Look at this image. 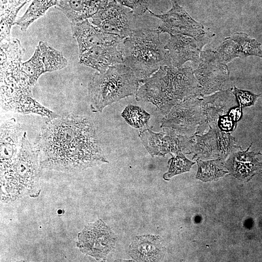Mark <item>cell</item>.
<instances>
[{
	"label": "cell",
	"mask_w": 262,
	"mask_h": 262,
	"mask_svg": "<svg viewBox=\"0 0 262 262\" xmlns=\"http://www.w3.org/2000/svg\"><path fill=\"white\" fill-rule=\"evenodd\" d=\"M67 60L62 53L47 42L40 41L33 54L23 62L22 70L33 87L39 77L46 72L61 70L67 66Z\"/></svg>",
	"instance_id": "12"
},
{
	"label": "cell",
	"mask_w": 262,
	"mask_h": 262,
	"mask_svg": "<svg viewBox=\"0 0 262 262\" xmlns=\"http://www.w3.org/2000/svg\"><path fill=\"white\" fill-rule=\"evenodd\" d=\"M215 131L218 146L219 158L225 161L235 149L240 147L236 145L235 139L228 131L221 130L215 125Z\"/></svg>",
	"instance_id": "28"
},
{
	"label": "cell",
	"mask_w": 262,
	"mask_h": 262,
	"mask_svg": "<svg viewBox=\"0 0 262 262\" xmlns=\"http://www.w3.org/2000/svg\"></svg>",
	"instance_id": "33"
},
{
	"label": "cell",
	"mask_w": 262,
	"mask_h": 262,
	"mask_svg": "<svg viewBox=\"0 0 262 262\" xmlns=\"http://www.w3.org/2000/svg\"><path fill=\"white\" fill-rule=\"evenodd\" d=\"M29 0H0V10L7 8L20 10Z\"/></svg>",
	"instance_id": "31"
},
{
	"label": "cell",
	"mask_w": 262,
	"mask_h": 262,
	"mask_svg": "<svg viewBox=\"0 0 262 262\" xmlns=\"http://www.w3.org/2000/svg\"><path fill=\"white\" fill-rule=\"evenodd\" d=\"M214 35L212 33L191 37L182 34L170 35L165 48L169 52L172 64L179 67L187 61L198 63L202 49Z\"/></svg>",
	"instance_id": "13"
},
{
	"label": "cell",
	"mask_w": 262,
	"mask_h": 262,
	"mask_svg": "<svg viewBox=\"0 0 262 262\" xmlns=\"http://www.w3.org/2000/svg\"><path fill=\"white\" fill-rule=\"evenodd\" d=\"M22 129L14 118L1 119L0 122V170L7 169L19 150Z\"/></svg>",
	"instance_id": "18"
},
{
	"label": "cell",
	"mask_w": 262,
	"mask_h": 262,
	"mask_svg": "<svg viewBox=\"0 0 262 262\" xmlns=\"http://www.w3.org/2000/svg\"><path fill=\"white\" fill-rule=\"evenodd\" d=\"M122 42L91 48L79 55V63L100 73L105 72L111 66L123 64L124 57L121 49Z\"/></svg>",
	"instance_id": "17"
},
{
	"label": "cell",
	"mask_w": 262,
	"mask_h": 262,
	"mask_svg": "<svg viewBox=\"0 0 262 262\" xmlns=\"http://www.w3.org/2000/svg\"><path fill=\"white\" fill-rule=\"evenodd\" d=\"M233 93L240 104V107L249 106L253 105L259 95H255L250 92L240 90L234 87Z\"/></svg>",
	"instance_id": "30"
},
{
	"label": "cell",
	"mask_w": 262,
	"mask_h": 262,
	"mask_svg": "<svg viewBox=\"0 0 262 262\" xmlns=\"http://www.w3.org/2000/svg\"><path fill=\"white\" fill-rule=\"evenodd\" d=\"M160 33L158 29L134 30L121 43L123 64L133 70L139 81L150 77L161 66L172 65Z\"/></svg>",
	"instance_id": "3"
},
{
	"label": "cell",
	"mask_w": 262,
	"mask_h": 262,
	"mask_svg": "<svg viewBox=\"0 0 262 262\" xmlns=\"http://www.w3.org/2000/svg\"><path fill=\"white\" fill-rule=\"evenodd\" d=\"M121 115L128 124L136 129L145 126L150 117V115L143 108L133 105L126 107Z\"/></svg>",
	"instance_id": "26"
},
{
	"label": "cell",
	"mask_w": 262,
	"mask_h": 262,
	"mask_svg": "<svg viewBox=\"0 0 262 262\" xmlns=\"http://www.w3.org/2000/svg\"><path fill=\"white\" fill-rule=\"evenodd\" d=\"M116 239L112 230L99 219L85 227L79 234L77 245L82 253L97 261L104 260L114 249Z\"/></svg>",
	"instance_id": "11"
},
{
	"label": "cell",
	"mask_w": 262,
	"mask_h": 262,
	"mask_svg": "<svg viewBox=\"0 0 262 262\" xmlns=\"http://www.w3.org/2000/svg\"><path fill=\"white\" fill-rule=\"evenodd\" d=\"M139 82L142 85L135 94L136 100L152 103L164 115L186 98L202 97L194 69L190 66H161L150 77Z\"/></svg>",
	"instance_id": "2"
},
{
	"label": "cell",
	"mask_w": 262,
	"mask_h": 262,
	"mask_svg": "<svg viewBox=\"0 0 262 262\" xmlns=\"http://www.w3.org/2000/svg\"><path fill=\"white\" fill-rule=\"evenodd\" d=\"M246 150L234 151L225 163L229 173L241 181H248L262 171V162L256 158L259 153Z\"/></svg>",
	"instance_id": "20"
},
{
	"label": "cell",
	"mask_w": 262,
	"mask_h": 262,
	"mask_svg": "<svg viewBox=\"0 0 262 262\" xmlns=\"http://www.w3.org/2000/svg\"><path fill=\"white\" fill-rule=\"evenodd\" d=\"M195 135L179 134L167 128H163V131L159 133L147 128L141 131L139 135L144 146L153 157L164 156L167 153L176 155L180 152L189 154Z\"/></svg>",
	"instance_id": "7"
},
{
	"label": "cell",
	"mask_w": 262,
	"mask_h": 262,
	"mask_svg": "<svg viewBox=\"0 0 262 262\" xmlns=\"http://www.w3.org/2000/svg\"><path fill=\"white\" fill-rule=\"evenodd\" d=\"M195 164V162L188 159L182 152L172 155L168 162V171L164 174L163 178L166 180H169L177 175L189 172Z\"/></svg>",
	"instance_id": "27"
},
{
	"label": "cell",
	"mask_w": 262,
	"mask_h": 262,
	"mask_svg": "<svg viewBox=\"0 0 262 262\" xmlns=\"http://www.w3.org/2000/svg\"><path fill=\"white\" fill-rule=\"evenodd\" d=\"M58 0H33L26 12L15 24L20 27L22 31H26L36 20L42 16L50 7L57 5Z\"/></svg>",
	"instance_id": "24"
},
{
	"label": "cell",
	"mask_w": 262,
	"mask_h": 262,
	"mask_svg": "<svg viewBox=\"0 0 262 262\" xmlns=\"http://www.w3.org/2000/svg\"><path fill=\"white\" fill-rule=\"evenodd\" d=\"M37 146L43 168L73 172L108 163L93 122L85 116L49 119L41 129Z\"/></svg>",
	"instance_id": "1"
},
{
	"label": "cell",
	"mask_w": 262,
	"mask_h": 262,
	"mask_svg": "<svg viewBox=\"0 0 262 262\" xmlns=\"http://www.w3.org/2000/svg\"><path fill=\"white\" fill-rule=\"evenodd\" d=\"M39 154L38 149L33 147L24 132L16 158L7 169L1 172V177L13 184L26 185L33 182L39 171Z\"/></svg>",
	"instance_id": "10"
},
{
	"label": "cell",
	"mask_w": 262,
	"mask_h": 262,
	"mask_svg": "<svg viewBox=\"0 0 262 262\" xmlns=\"http://www.w3.org/2000/svg\"><path fill=\"white\" fill-rule=\"evenodd\" d=\"M197 172L196 178L203 182L216 180L229 173L225 161L217 158L210 160H196Z\"/></svg>",
	"instance_id": "25"
},
{
	"label": "cell",
	"mask_w": 262,
	"mask_h": 262,
	"mask_svg": "<svg viewBox=\"0 0 262 262\" xmlns=\"http://www.w3.org/2000/svg\"><path fill=\"white\" fill-rule=\"evenodd\" d=\"M135 16L130 8L111 0L91 17V23L102 31L123 39L134 30Z\"/></svg>",
	"instance_id": "9"
},
{
	"label": "cell",
	"mask_w": 262,
	"mask_h": 262,
	"mask_svg": "<svg viewBox=\"0 0 262 262\" xmlns=\"http://www.w3.org/2000/svg\"><path fill=\"white\" fill-rule=\"evenodd\" d=\"M109 0H59V9L71 22H77L92 17Z\"/></svg>",
	"instance_id": "21"
},
{
	"label": "cell",
	"mask_w": 262,
	"mask_h": 262,
	"mask_svg": "<svg viewBox=\"0 0 262 262\" xmlns=\"http://www.w3.org/2000/svg\"><path fill=\"white\" fill-rule=\"evenodd\" d=\"M202 97L221 90L229 77L226 64L222 62L215 50L202 51L194 69Z\"/></svg>",
	"instance_id": "6"
},
{
	"label": "cell",
	"mask_w": 262,
	"mask_h": 262,
	"mask_svg": "<svg viewBox=\"0 0 262 262\" xmlns=\"http://www.w3.org/2000/svg\"><path fill=\"white\" fill-rule=\"evenodd\" d=\"M171 1V9L162 14H156L147 10L152 16L161 21L158 27L160 33L196 37L206 33L203 26L195 20L175 0Z\"/></svg>",
	"instance_id": "14"
},
{
	"label": "cell",
	"mask_w": 262,
	"mask_h": 262,
	"mask_svg": "<svg viewBox=\"0 0 262 262\" xmlns=\"http://www.w3.org/2000/svg\"><path fill=\"white\" fill-rule=\"evenodd\" d=\"M132 10L135 16H140L148 10L150 0H115Z\"/></svg>",
	"instance_id": "29"
},
{
	"label": "cell",
	"mask_w": 262,
	"mask_h": 262,
	"mask_svg": "<svg viewBox=\"0 0 262 262\" xmlns=\"http://www.w3.org/2000/svg\"><path fill=\"white\" fill-rule=\"evenodd\" d=\"M201 102L200 97L184 99L164 115L161 127L171 129L180 135H195L201 120Z\"/></svg>",
	"instance_id": "8"
},
{
	"label": "cell",
	"mask_w": 262,
	"mask_h": 262,
	"mask_svg": "<svg viewBox=\"0 0 262 262\" xmlns=\"http://www.w3.org/2000/svg\"><path fill=\"white\" fill-rule=\"evenodd\" d=\"M239 104L231 89L220 90L201 98V120L195 134L201 135L221 117L226 115Z\"/></svg>",
	"instance_id": "15"
},
{
	"label": "cell",
	"mask_w": 262,
	"mask_h": 262,
	"mask_svg": "<svg viewBox=\"0 0 262 262\" xmlns=\"http://www.w3.org/2000/svg\"><path fill=\"white\" fill-rule=\"evenodd\" d=\"M215 125L211 126L205 134H195L194 142L189 154L193 153L196 160H209L219 158Z\"/></svg>",
	"instance_id": "23"
},
{
	"label": "cell",
	"mask_w": 262,
	"mask_h": 262,
	"mask_svg": "<svg viewBox=\"0 0 262 262\" xmlns=\"http://www.w3.org/2000/svg\"><path fill=\"white\" fill-rule=\"evenodd\" d=\"M71 26L73 36L78 43L79 55L94 47L118 44L124 39L102 31L87 19L71 22Z\"/></svg>",
	"instance_id": "16"
},
{
	"label": "cell",
	"mask_w": 262,
	"mask_h": 262,
	"mask_svg": "<svg viewBox=\"0 0 262 262\" xmlns=\"http://www.w3.org/2000/svg\"><path fill=\"white\" fill-rule=\"evenodd\" d=\"M139 80L133 70L123 64L110 66L104 72H97L88 85L90 108L94 113L125 97L136 94Z\"/></svg>",
	"instance_id": "4"
},
{
	"label": "cell",
	"mask_w": 262,
	"mask_h": 262,
	"mask_svg": "<svg viewBox=\"0 0 262 262\" xmlns=\"http://www.w3.org/2000/svg\"><path fill=\"white\" fill-rule=\"evenodd\" d=\"M24 52L17 39L0 43V90H22L32 93L33 86L22 68Z\"/></svg>",
	"instance_id": "5"
},
{
	"label": "cell",
	"mask_w": 262,
	"mask_h": 262,
	"mask_svg": "<svg viewBox=\"0 0 262 262\" xmlns=\"http://www.w3.org/2000/svg\"><path fill=\"white\" fill-rule=\"evenodd\" d=\"M30 0H29V2H30Z\"/></svg>",
	"instance_id": "32"
},
{
	"label": "cell",
	"mask_w": 262,
	"mask_h": 262,
	"mask_svg": "<svg viewBox=\"0 0 262 262\" xmlns=\"http://www.w3.org/2000/svg\"><path fill=\"white\" fill-rule=\"evenodd\" d=\"M165 250L160 236L148 234L135 237L129 246V253L136 262H160L164 259Z\"/></svg>",
	"instance_id": "19"
},
{
	"label": "cell",
	"mask_w": 262,
	"mask_h": 262,
	"mask_svg": "<svg viewBox=\"0 0 262 262\" xmlns=\"http://www.w3.org/2000/svg\"><path fill=\"white\" fill-rule=\"evenodd\" d=\"M227 49L232 59L255 55L262 58L261 44L244 33H236L225 39Z\"/></svg>",
	"instance_id": "22"
}]
</instances>
